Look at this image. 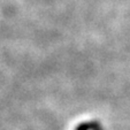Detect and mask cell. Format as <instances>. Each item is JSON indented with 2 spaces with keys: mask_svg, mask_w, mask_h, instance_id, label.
Listing matches in <instances>:
<instances>
[{
  "mask_svg": "<svg viewBox=\"0 0 130 130\" xmlns=\"http://www.w3.org/2000/svg\"><path fill=\"white\" fill-rule=\"evenodd\" d=\"M76 130H103V128L100 127L98 122H85V123H81L78 127L76 128Z\"/></svg>",
  "mask_w": 130,
  "mask_h": 130,
  "instance_id": "cell-1",
  "label": "cell"
}]
</instances>
